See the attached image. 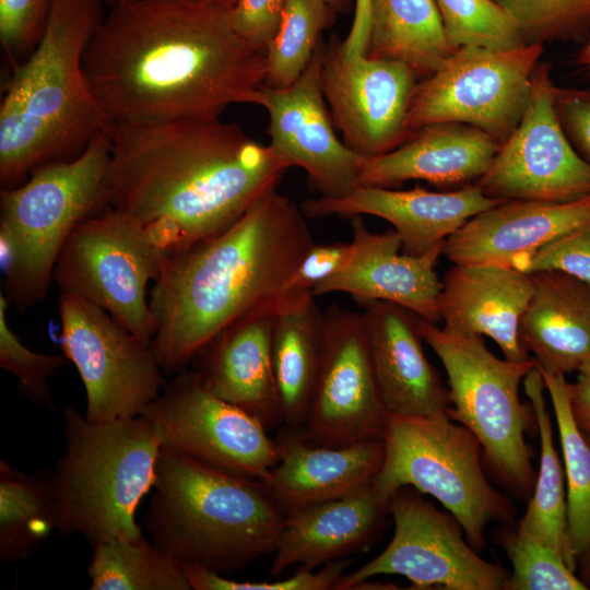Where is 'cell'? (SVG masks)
Returning a JSON list of instances; mask_svg holds the SVG:
<instances>
[{
  "label": "cell",
  "mask_w": 590,
  "mask_h": 590,
  "mask_svg": "<svg viewBox=\"0 0 590 590\" xmlns=\"http://www.w3.org/2000/svg\"><path fill=\"white\" fill-rule=\"evenodd\" d=\"M62 418L66 447L50 471L57 531L91 546L142 538L135 514L154 487L162 451L150 422L141 415L92 422L72 405Z\"/></svg>",
  "instance_id": "obj_6"
},
{
  "label": "cell",
  "mask_w": 590,
  "mask_h": 590,
  "mask_svg": "<svg viewBox=\"0 0 590 590\" xmlns=\"http://www.w3.org/2000/svg\"><path fill=\"white\" fill-rule=\"evenodd\" d=\"M282 295L237 317L190 363L215 396L243 409L268 430L284 424L272 362L273 328Z\"/></svg>",
  "instance_id": "obj_19"
},
{
  "label": "cell",
  "mask_w": 590,
  "mask_h": 590,
  "mask_svg": "<svg viewBox=\"0 0 590 590\" xmlns=\"http://www.w3.org/2000/svg\"><path fill=\"white\" fill-rule=\"evenodd\" d=\"M323 317L320 373L300 429L309 441L323 446L384 439L388 412L363 316L331 305Z\"/></svg>",
  "instance_id": "obj_16"
},
{
  "label": "cell",
  "mask_w": 590,
  "mask_h": 590,
  "mask_svg": "<svg viewBox=\"0 0 590 590\" xmlns=\"http://www.w3.org/2000/svg\"><path fill=\"white\" fill-rule=\"evenodd\" d=\"M103 0H51L45 31L15 68L0 106V181L15 187L37 167L80 154L113 121L83 67Z\"/></svg>",
  "instance_id": "obj_4"
},
{
  "label": "cell",
  "mask_w": 590,
  "mask_h": 590,
  "mask_svg": "<svg viewBox=\"0 0 590 590\" xmlns=\"http://www.w3.org/2000/svg\"><path fill=\"white\" fill-rule=\"evenodd\" d=\"M387 508L394 521L392 540L378 556L342 575L334 589H356L375 576L400 575L413 589L505 590L507 574L479 556L449 511L439 510L411 486L398 488Z\"/></svg>",
  "instance_id": "obj_14"
},
{
  "label": "cell",
  "mask_w": 590,
  "mask_h": 590,
  "mask_svg": "<svg viewBox=\"0 0 590 590\" xmlns=\"http://www.w3.org/2000/svg\"><path fill=\"white\" fill-rule=\"evenodd\" d=\"M371 0H355L353 23L346 38L341 43L347 57L365 55L370 26Z\"/></svg>",
  "instance_id": "obj_47"
},
{
  "label": "cell",
  "mask_w": 590,
  "mask_h": 590,
  "mask_svg": "<svg viewBox=\"0 0 590 590\" xmlns=\"http://www.w3.org/2000/svg\"><path fill=\"white\" fill-rule=\"evenodd\" d=\"M416 72L398 60L347 57L341 43L322 47L320 84L344 144L362 156L404 143Z\"/></svg>",
  "instance_id": "obj_17"
},
{
  "label": "cell",
  "mask_w": 590,
  "mask_h": 590,
  "mask_svg": "<svg viewBox=\"0 0 590 590\" xmlns=\"http://www.w3.org/2000/svg\"><path fill=\"white\" fill-rule=\"evenodd\" d=\"M387 505L371 483L286 514L270 574L294 565L315 569L366 547L384 524Z\"/></svg>",
  "instance_id": "obj_27"
},
{
  "label": "cell",
  "mask_w": 590,
  "mask_h": 590,
  "mask_svg": "<svg viewBox=\"0 0 590 590\" xmlns=\"http://www.w3.org/2000/svg\"><path fill=\"white\" fill-rule=\"evenodd\" d=\"M329 5H331L335 11H341L347 4V0H324Z\"/></svg>",
  "instance_id": "obj_51"
},
{
  "label": "cell",
  "mask_w": 590,
  "mask_h": 590,
  "mask_svg": "<svg viewBox=\"0 0 590 590\" xmlns=\"http://www.w3.org/2000/svg\"><path fill=\"white\" fill-rule=\"evenodd\" d=\"M352 251V243L314 244L288 278L284 291H312L316 285L337 273L345 264Z\"/></svg>",
  "instance_id": "obj_45"
},
{
  "label": "cell",
  "mask_w": 590,
  "mask_h": 590,
  "mask_svg": "<svg viewBox=\"0 0 590 590\" xmlns=\"http://www.w3.org/2000/svg\"><path fill=\"white\" fill-rule=\"evenodd\" d=\"M9 300L0 293V367L17 380V389L34 405L51 404L48 379L69 364L63 355L44 354L22 343L8 323Z\"/></svg>",
  "instance_id": "obj_39"
},
{
  "label": "cell",
  "mask_w": 590,
  "mask_h": 590,
  "mask_svg": "<svg viewBox=\"0 0 590 590\" xmlns=\"http://www.w3.org/2000/svg\"><path fill=\"white\" fill-rule=\"evenodd\" d=\"M51 470L26 474L0 460V559L23 560L57 530Z\"/></svg>",
  "instance_id": "obj_32"
},
{
  "label": "cell",
  "mask_w": 590,
  "mask_h": 590,
  "mask_svg": "<svg viewBox=\"0 0 590 590\" xmlns=\"http://www.w3.org/2000/svg\"><path fill=\"white\" fill-rule=\"evenodd\" d=\"M576 381L567 382L571 412L578 427L590 434V361L578 370Z\"/></svg>",
  "instance_id": "obj_46"
},
{
  "label": "cell",
  "mask_w": 590,
  "mask_h": 590,
  "mask_svg": "<svg viewBox=\"0 0 590 590\" xmlns=\"http://www.w3.org/2000/svg\"><path fill=\"white\" fill-rule=\"evenodd\" d=\"M140 415L162 450L224 472L260 481L278 461L276 441L262 423L215 396L193 368L167 380Z\"/></svg>",
  "instance_id": "obj_13"
},
{
  "label": "cell",
  "mask_w": 590,
  "mask_h": 590,
  "mask_svg": "<svg viewBox=\"0 0 590 590\" xmlns=\"http://www.w3.org/2000/svg\"><path fill=\"white\" fill-rule=\"evenodd\" d=\"M518 25L526 45L570 39L590 27V0H493Z\"/></svg>",
  "instance_id": "obj_38"
},
{
  "label": "cell",
  "mask_w": 590,
  "mask_h": 590,
  "mask_svg": "<svg viewBox=\"0 0 590 590\" xmlns=\"http://www.w3.org/2000/svg\"><path fill=\"white\" fill-rule=\"evenodd\" d=\"M511 267L527 274L560 271L590 284V222L517 259Z\"/></svg>",
  "instance_id": "obj_41"
},
{
  "label": "cell",
  "mask_w": 590,
  "mask_h": 590,
  "mask_svg": "<svg viewBox=\"0 0 590 590\" xmlns=\"http://www.w3.org/2000/svg\"><path fill=\"white\" fill-rule=\"evenodd\" d=\"M585 435H586V437H587V440H588L589 444H590V434H585Z\"/></svg>",
  "instance_id": "obj_52"
},
{
  "label": "cell",
  "mask_w": 590,
  "mask_h": 590,
  "mask_svg": "<svg viewBox=\"0 0 590 590\" xmlns=\"http://www.w3.org/2000/svg\"><path fill=\"white\" fill-rule=\"evenodd\" d=\"M350 563L339 559L324 565L321 570L314 571L306 567L291 577L275 581H237L222 574L191 564H182L181 568L192 590H328L334 589L335 582L343 575Z\"/></svg>",
  "instance_id": "obj_40"
},
{
  "label": "cell",
  "mask_w": 590,
  "mask_h": 590,
  "mask_svg": "<svg viewBox=\"0 0 590 590\" xmlns=\"http://www.w3.org/2000/svg\"><path fill=\"white\" fill-rule=\"evenodd\" d=\"M286 0H238L229 11L236 32L266 52L276 34Z\"/></svg>",
  "instance_id": "obj_43"
},
{
  "label": "cell",
  "mask_w": 590,
  "mask_h": 590,
  "mask_svg": "<svg viewBox=\"0 0 590 590\" xmlns=\"http://www.w3.org/2000/svg\"><path fill=\"white\" fill-rule=\"evenodd\" d=\"M457 49L435 0H371L367 57L402 61L429 76Z\"/></svg>",
  "instance_id": "obj_30"
},
{
  "label": "cell",
  "mask_w": 590,
  "mask_h": 590,
  "mask_svg": "<svg viewBox=\"0 0 590 590\" xmlns=\"http://www.w3.org/2000/svg\"><path fill=\"white\" fill-rule=\"evenodd\" d=\"M143 520L179 563L224 574L274 552L286 512L259 480L161 451Z\"/></svg>",
  "instance_id": "obj_5"
},
{
  "label": "cell",
  "mask_w": 590,
  "mask_h": 590,
  "mask_svg": "<svg viewBox=\"0 0 590 590\" xmlns=\"http://www.w3.org/2000/svg\"><path fill=\"white\" fill-rule=\"evenodd\" d=\"M362 316L387 412L404 416H448L449 389L424 353L417 316L385 300L365 303Z\"/></svg>",
  "instance_id": "obj_22"
},
{
  "label": "cell",
  "mask_w": 590,
  "mask_h": 590,
  "mask_svg": "<svg viewBox=\"0 0 590 590\" xmlns=\"http://www.w3.org/2000/svg\"><path fill=\"white\" fill-rule=\"evenodd\" d=\"M109 158V133L104 132L76 156L44 164L22 184L1 189L4 295L20 312L47 295L57 258L73 229L104 209Z\"/></svg>",
  "instance_id": "obj_7"
},
{
  "label": "cell",
  "mask_w": 590,
  "mask_h": 590,
  "mask_svg": "<svg viewBox=\"0 0 590 590\" xmlns=\"http://www.w3.org/2000/svg\"><path fill=\"white\" fill-rule=\"evenodd\" d=\"M578 577L590 589V544L577 556Z\"/></svg>",
  "instance_id": "obj_48"
},
{
  "label": "cell",
  "mask_w": 590,
  "mask_h": 590,
  "mask_svg": "<svg viewBox=\"0 0 590 590\" xmlns=\"http://www.w3.org/2000/svg\"><path fill=\"white\" fill-rule=\"evenodd\" d=\"M555 88L550 66L539 61L520 122L474 182L488 198L569 202L590 196V165L558 120Z\"/></svg>",
  "instance_id": "obj_15"
},
{
  "label": "cell",
  "mask_w": 590,
  "mask_h": 590,
  "mask_svg": "<svg viewBox=\"0 0 590 590\" xmlns=\"http://www.w3.org/2000/svg\"><path fill=\"white\" fill-rule=\"evenodd\" d=\"M104 208L139 224L168 256L238 220L291 165L238 125L113 122Z\"/></svg>",
  "instance_id": "obj_2"
},
{
  "label": "cell",
  "mask_w": 590,
  "mask_h": 590,
  "mask_svg": "<svg viewBox=\"0 0 590 590\" xmlns=\"http://www.w3.org/2000/svg\"><path fill=\"white\" fill-rule=\"evenodd\" d=\"M543 44L512 49L459 47L433 74L416 83L405 128L411 135L437 122L473 126L499 144L520 122Z\"/></svg>",
  "instance_id": "obj_11"
},
{
  "label": "cell",
  "mask_w": 590,
  "mask_h": 590,
  "mask_svg": "<svg viewBox=\"0 0 590 590\" xmlns=\"http://www.w3.org/2000/svg\"><path fill=\"white\" fill-rule=\"evenodd\" d=\"M182 1L204 3V4H210V5H215V7L232 10L238 0H182Z\"/></svg>",
  "instance_id": "obj_49"
},
{
  "label": "cell",
  "mask_w": 590,
  "mask_h": 590,
  "mask_svg": "<svg viewBox=\"0 0 590 590\" xmlns=\"http://www.w3.org/2000/svg\"><path fill=\"white\" fill-rule=\"evenodd\" d=\"M578 62L590 70V40L585 45L578 55Z\"/></svg>",
  "instance_id": "obj_50"
},
{
  "label": "cell",
  "mask_w": 590,
  "mask_h": 590,
  "mask_svg": "<svg viewBox=\"0 0 590 590\" xmlns=\"http://www.w3.org/2000/svg\"><path fill=\"white\" fill-rule=\"evenodd\" d=\"M500 202L485 196L475 184L448 192L357 185L343 197L307 199L300 209L307 217L378 216L393 225L404 253L420 256L445 243L474 215Z\"/></svg>",
  "instance_id": "obj_21"
},
{
  "label": "cell",
  "mask_w": 590,
  "mask_h": 590,
  "mask_svg": "<svg viewBox=\"0 0 590 590\" xmlns=\"http://www.w3.org/2000/svg\"><path fill=\"white\" fill-rule=\"evenodd\" d=\"M457 48L512 49L526 45L512 17L493 0H435Z\"/></svg>",
  "instance_id": "obj_37"
},
{
  "label": "cell",
  "mask_w": 590,
  "mask_h": 590,
  "mask_svg": "<svg viewBox=\"0 0 590 590\" xmlns=\"http://www.w3.org/2000/svg\"><path fill=\"white\" fill-rule=\"evenodd\" d=\"M314 297L312 291H285L275 316L272 362L287 427L304 426L320 373L324 317Z\"/></svg>",
  "instance_id": "obj_29"
},
{
  "label": "cell",
  "mask_w": 590,
  "mask_h": 590,
  "mask_svg": "<svg viewBox=\"0 0 590 590\" xmlns=\"http://www.w3.org/2000/svg\"><path fill=\"white\" fill-rule=\"evenodd\" d=\"M275 441L278 461L260 481L286 514L371 484L385 459L384 439L323 446L285 426Z\"/></svg>",
  "instance_id": "obj_23"
},
{
  "label": "cell",
  "mask_w": 590,
  "mask_h": 590,
  "mask_svg": "<svg viewBox=\"0 0 590 590\" xmlns=\"http://www.w3.org/2000/svg\"><path fill=\"white\" fill-rule=\"evenodd\" d=\"M523 389L535 414L541 456L533 493L517 528L555 550L576 573L577 557L568 534L564 467L554 445L552 421L544 399V378L536 365L526 375Z\"/></svg>",
  "instance_id": "obj_31"
},
{
  "label": "cell",
  "mask_w": 590,
  "mask_h": 590,
  "mask_svg": "<svg viewBox=\"0 0 590 590\" xmlns=\"http://www.w3.org/2000/svg\"><path fill=\"white\" fill-rule=\"evenodd\" d=\"M533 290L530 274L496 263L455 264L441 283L438 306L447 331L491 338L504 358H532L519 342V322Z\"/></svg>",
  "instance_id": "obj_24"
},
{
  "label": "cell",
  "mask_w": 590,
  "mask_h": 590,
  "mask_svg": "<svg viewBox=\"0 0 590 590\" xmlns=\"http://www.w3.org/2000/svg\"><path fill=\"white\" fill-rule=\"evenodd\" d=\"M91 590H191L180 563L144 536L92 546Z\"/></svg>",
  "instance_id": "obj_33"
},
{
  "label": "cell",
  "mask_w": 590,
  "mask_h": 590,
  "mask_svg": "<svg viewBox=\"0 0 590 590\" xmlns=\"http://www.w3.org/2000/svg\"><path fill=\"white\" fill-rule=\"evenodd\" d=\"M335 12L324 0H286L279 30L266 50L267 86L283 88L298 79Z\"/></svg>",
  "instance_id": "obj_35"
},
{
  "label": "cell",
  "mask_w": 590,
  "mask_h": 590,
  "mask_svg": "<svg viewBox=\"0 0 590 590\" xmlns=\"http://www.w3.org/2000/svg\"><path fill=\"white\" fill-rule=\"evenodd\" d=\"M228 9L182 0H117L83 58L88 86L113 122L219 119L261 106L266 52L234 28Z\"/></svg>",
  "instance_id": "obj_1"
},
{
  "label": "cell",
  "mask_w": 590,
  "mask_h": 590,
  "mask_svg": "<svg viewBox=\"0 0 590 590\" xmlns=\"http://www.w3.org/2000/svg\"><path fill=\"white\" fill-rule=\"evenodd\" d=\"M555 110L574 149L590 165V88H555Z\"/></svg>",
  "instance_id": "obj_44"
},
{
  "label": "cell",
  "mask_w": 590,
  "mask_h": 590,
  "mask_svg": "<svg viewBox=\"0 0 590 590\" xmlns=\"http://www.w3.org/2000/svg\"><path fill=\"white\" fill-rule=\"evenodd\" d=\"M167 257L133 220L104 208L73 229L57 258L54 281L152 344L156 327L148 286Z\"/></svg>",
  "instance_id": "obj_10"
},
{
  "label": "cell",
  "mask_w": 590,
  "mask_h": 590,
  "mask_svg": "<svg viewBox=\"0 0 590 590\" xmlns=\"http://www.w3.org/2000/svg\"><path fill=\"white\" fill-rule=\"evenodd\" d=\"M590 222V196L569 202L503 201L449 236L442 253L455 264L511 267L554 238Z\"/></svg>",
  "instance_id": "obj_25"
},
{
  "label": "cell",
  "mask_w": 590,
  "mask_h": 590,
  "mask_svg": "<svg viewBox=\"0 0 590 590\" xmlns=\"http://www.w3.org/2000/svg\"><path fill=\"white\" fill-rule=\"evenodd\" d=\"M58 310L63 355L85 389V417L106 422L139 416L167 382L152 344L82 297L61 292Z\"/></svg>",
  "instance_id": "obj_12"
},
{
  "label": "cell",
  "mask_w": 590,
  "mask_h": 590,
  "mask_svg": "<svg viewBox=\"0 0 590 590\" xmlns=\"http://www.w3.org/2000/svg\"><path fill=\"white\" fill-rule=\"evenodd\" d=\"M540 371L559 432L567 485L568 534L577 557L590 544V444L574 418L565 376Z\"/></svg>",
  "instance_id": "obj_34"
},
{
  "label": "cell",
  "mask_w": 590,
  "mask_h": 590,
  "mask_svg": "<svg viewBox=\"0 0 590 590\" xmlns=\"http://www.w3.org/2000/svg\"><path fill=\"white\" fill-rule=\"evenodd\" d=\"M51 0H0V39L10 55L31 52L39 42Z\"/></svg>",
  "instance_id": "obj_42"
},
{
  "label": "cell",
  "mask_w": 590,
  "mask_h": 590,
  "mask_svg": "<svg viewBox=\"0 0 590 590\" xmlns=\"http://www.w3.org/2000/svg\"><path fill=\"white\" fill-rule=\"evenodd\" d=\"M417 324L445 367L452 405L448 416L475 435L499 483L529 498L536 473L526 434L538 425L531 403L520 400L519 387L535 365L533 358L500 359L487 350L483 335L447 331L418 316Z\"/></svg>",
  "instance_id": "obj_8"
},
{
  "label": "cell",
  "mask_w": 590,
  "mask_h": 590,
  "mask_svg": "<svg viewBox=\"0 0 590 590\" xmlns=\"http://www.w3.org/2000/svg\"><path fill=\"white\" fill-rule=\"evenodd\" d=\"M305 217L274 189L223 231L166 258L150 291L152 349L166 375L186 369L237 317L285 292L315 244Z\"/></svg>",
  "instance_id": "obj_3"
},
{
  "label": "cell",
  "mask_w": 590,
  "mask_h": 590,
  "mask_svg": "<svg viewBox=\"0 0 590 590\" xmlns=\"http://www.w3.org/2000/svg\"><path fill=\"white\" fill-rule=\"evenodd\" d=\"M530 275L533 290L519 322V342L539 369L564 376L578 371L590 361V284L560 271Z\"/></svg>",
  "instance_id": "obj_28"
},
{
  "label": "cell",
  "mask_w": 590,
  "mask_h": 590,
  "mask_svg": "<svg viewBox=\"0 0 590 590\" xmlns=\"http://www.w3.org/2000/svg\"><path fill=\"white\" fill-rule=\"evenodd\" d=\"M353 251L345 264L312 288V294L345 292L365 304L385 300L437 323L441 283L435 267L444 244L413 256L400 253L402 243L394 229L371 233L361 215L352 216Z\"/></svg>",
  "instance_id": "obj_20"
},
{
  "label": "cell",
  "mask_w": 590,
  "mask_h": 590,
  "mask_svg": "<svg viewBox=\"0 0 590 590\" xmlns=\"http://www.w3.org/2000/svg\"><path fill=\"white\" fill-rule=\"evenodd\" d=\"M318 45L298 79L283 88L263 87L270 144L292 166L303 168L321 196L339 198L357 186L363 160L334 131L320 84Z\"/></svg>",
  "instance_id": "obj_18"
},
{
  "label": "cell",
  "mask_w": 590,
  "mask_h": 590,
  "mask_svg": "<svg viewBox=\"0 0 590 590\" xmlns=\"http://www.w3.org/2000/svg\"><path fill=\"white\" fill-rule=\"evenodd\" d=\"M497 533L496 543L505 550L512 565L505 590H587L552 547L523 534L517 527Z\"/></svg>",
  "instance_id": "obj_36"
},
{
  "label": "cell",
  "mask_w": 590,
  "mask_h": 590,
  "mask_svg": "<svg viewBox=\"0 0 590 590\" xmlns=\"http://www.w3.org/2000/svg\"><path fill=\"white\" fill-rule=\"evenodd\" d=\"M500 144L465 123L437 122L413 132L390 152L363 156L357 185L390 188L408 180L470 185L488 169Z\"/></svg>",
  "instance_id": "obj_26"
},
{
  "label": "cell",
  "mask_w": 590,
  "mask_h": 590,
  "mask_svg": "<svg viewBox=\"0 0 590 590\" xmlns=\"http://www.w3.org/2000/svg\"><path fill=\"white\" fill-rule=\"evenodd\" d=\"M103 1H110L111 3H114V2L117 1V0H103Z\"/></svg>",
  "instance_id": "obj_53"
},
{
  "label": "cell",
  "mask_w": 590,
  "mask_h": 590,
  "mask_svg": "<svg viewBox=\"0 0 590 590\" xmlns=\"http://www.w3.org/2000/svg\"><path fill=\"white\" fill-rule=\"evenodd\" d=\"M384 441L385 459L373 485L385 500L402 486L433 496L476 551L485 545L486 524L511 520V504L485 477L482 446L465 426L449 416L388 413Z\"/></svg>",
  "instance_id": "obj_9"
}]
</instances>
